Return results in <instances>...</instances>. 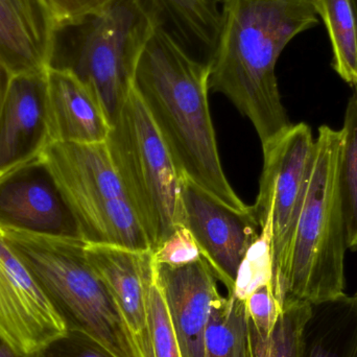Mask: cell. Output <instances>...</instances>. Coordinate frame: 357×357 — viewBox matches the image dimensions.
<instances>
[{
	"instance_id": "1",
	"label": "cell",
	"mask_w": 357,
	"mask_h": 357,
	"mask_svg": "<svg viewBox=\"0 0 357 357\" xmlns=\"http://www.w3.org/2000/svg\"><path fill=\"white\" fill-rule=\"evenodd\" d=\"M319 23L312 0H228L218 44L208 59L209 91L247 117L261 146L291 127L276 65L287 44Z\"/></svg>"
},
{
	"instance_id": "2",
	"label": "cell",
	"mask_w": 357,
	"mask_h": 357,
	"mask_svg": "<svg viewBox=\"0 0 357 357\" xmlns=\"http://www.w3.org/2000/svg\"><path fill=\"white\" fill-rule=\"evenodd\" d=\"M134 88L183 176L229 207L249 210L222 169L208 102L207 63L193 59L161 24L140 56Z\"/></svg>"
},
{
	"instance_id": "3",
	"label": "cell",
	"mask_w": 357,
	"mask_h": 357,
	"mask_svg": "<svg viewBox=\"0 0 357 357\" xmlns=\"http://www.w3.org/2000/svg\"><path fill=\"white\" fill-rule=\"evenodd\" d=\"M163 15L157 0H111L100 13L56 27L50 67L67 69L87 85L113 127Z\"/></svg>"
},
{
	"instance_id": "4",
	"label": "cell",
	"mask_w": 357,
	"mask_h": 357,
	"mask_svg": "<svg viewBox=\"0 0 357 357\" xmlns=\"http://www.w3.org/2000/svg\"><path fill=\"white\" fill-rule=\"evenodd\" d=\"M341 132L319 128L278 305H310L345 294V225L337 185Z\"/></svg>"
},
{
	"instance_id": "5",
	"label": "cell",
	"mask_w": 357,
	"mask_h": 357,
	"mask_svg": "<svg viewBox=\"0 0 357 357\" xmlns=\"http://www.w3.org/2000/svg\"><path fill=\"white\" fill-rule=\"evenodd\" d=\"M1 229V228H0ZM70 331L112 357H139L116 303L79 237L1 229Z\"/></svg>"
},
{
	"instance_id": "6",
	"label": "cell",
	"mask_w": 357,
	"mask_h": 357,
	"mask_svg": "<svg viewBox=\"0 0 357 357\" xmlns=\"http://www.w3.org/2000/svg\"><path fill=\"white\" fill-rule=\"evenodd\" d=\"M39 160L84 241L152 251L106 142H50Z\"/></svg>"
},
{
	"instance_id": "7",
	"label": "cell",
	"mask_w": 357,
	"mask_h": 357,
	"mask_svg": "<svg viewBox=\"0 0 357 357\" xmlns=\"http://www.w3.org/2000/svg\"><path fill=\"white\" fill-rule=\"evenodd\" d=\"M106 144L155 251L184 222L185 177L135 88Z\"/></svg>"
},
{
	"instance_id": "8",
	"label": "cell",
	"mask_w": 357,
	"mask_h": 357,
	"mask_svg": "<svg viewBox=\"0 0 357 357\" xmlns=\"http://www.w3.org/2000/svg\"><path fill=\"white\" fill-rule=\"evenodd\" d=\"M262 151L259 191L252 208L260 230L270 236L271 284L278 303L314 158L312 129L304 123L291 125Z\"/></svg>"
},
{
	"instance_id": "9",
	"label": "cell",
	"mask_w": 357,
	"mask_h": 357,
	"mask_svg": "<svg viewBox=\"0 0 357 357\" xmlns=\"http://www.w3.org/2000/svg\"><path fill=\"white\" fill-rule=\"evenodd\" d=\"M70 337L64 317L0 229V343L23 357H40Z\"/></svg>"
},
{
	"instance_id": "10",
	"label": "cell",
	"mask_w": 357,
	"mask_h": 357,
	"mask_svg": "<svg viewBox=\"0 0 357 357\" xmlns=\"http://www.w3.org/2000/svg\"><path fill=\"white\" fill-rule=\"evenodd\" d=\"M182 203L183 225L218 280L232 293L241 262L260 235L253 208L233 209L187 178L183 180Z\"/></svg>"
},
{
	"instance_id": "11",
	"label": "cell",
	"mask_w": 357,
	"mask_h": 357,
	"mask_svg": "<svg viewBox=\"0 0 357 357\" xmlns=\"http://www.w3.org/2000/svg\"><path fill=\"white\" fill-rule=\"evenodd\" d=\"M46 71L10 75L6 84L0 102V180L35 162L50 144Z\"/></svg>"
},
{
	"instance_id": "12",
	"label": "cell",
	"mask_w": 357,
	"mask_h": 357,
	"mask_svg": "<svg viewBox=\"0 0 357 357\" xmlns=\"http://www.w3.org/2000/svg\"><path fill=\"white\" fill-rule=\"evenodd\" d=\"M86 256L112 295L139 357H155L148 293L154 276L153 251L86 243Z\"/></svg>"
},
{
	"instance_id": "13",
	"label": "cell",
	"mask_w": 357,
	"mask_h": 357,
	"mask_svg": "<svg viewBox=\"0 0 357 357\" xmlns=\"http://www.w3.org/2000/svg\"><path fill=\"white\" fill-rule=\"evenodd\" d=\"M0 228L79 237L70 212L39 159L0 180Z\"/></svg>"
},
{
	"instance_id": "14",
	"label": "cell",
	"mask_w": 357,
	"mask_h": 357,
	"mask_svg": "<svg viewBox=\"0 0 357 357\" xmlns=\"http://www.w3.org/2000/svg\"><path fill=\"white\" fill-rule=\"evenodd\" d=\"M155 264V261H154ZM183 357H205V333L214 302L222 296L218 278L203 257L181 266L155 264Z\"/></svg>"
},
{
	"instance_id": "15",
	"label": "cell",
	"mask_w": 357,
	"mask_h": 357,
	"mask_svg": "<svg viewBox=\"0 0 357 357\" xmlns=\"http://www.w3.org/2000/svg\"><path fill=\"white\" fill-rule=\"evenodd\" d=\"M46 115L50 142L104 144L112 131L98 96L67 69L46 71Z\"/></svg>"
},
{
	"instance_id": "16",
	"label": "cell",
	"mask_w": 357,
	"mask_h": 357,
	"mask_svg": "<svg viewBox=\"0 0 357 357\" xmlns=\"http://www.w3.org/2000/svg\"><path fill=\"white\" fill-rule=\"evenodd\" d=\"M56 23L44 0H0V63L10 75L46 71Z\"/></svg>"
},
{
	"instance_id": "17",
	"label": "cell",
	"mask_w": 357,
	"mask_h": 357,
	"mask_svg": "<svg viewBox=\"0 0 357 357\" xmlns=\"http://www.w3.org/2000/svg\"><path fill=\"white\" fill-rule=\"evenodd\" d=\"M301 357H357V296L312 305Z\"/></svg>"
},
{
	"instance_id": "18",
	"label": "cell",
	"mask_w": 357,
	"mask_h": 357,
	"mask_svg": "<svg viewBox=\"0 0 357 357\" xmlns=\"http://www.w3.org/2000/svg\"><path fill=\"white\" fill-rule=\"evenodd\" d=\"M205 357H253L245 299L228 293L214 302L205 333Z\"/></svg>"
},
{
	"instance_id": "19",
	"label": "cell",
	"mask_w": 357,
	"mask_h": 357,
	"mask_svg": "<svg viewBox=\"0 0 357 357\" xmlns=\"http://www.w3.org/2000/svg\"><path fill=\"white\" fill-rule=\"evenodd\" d=\"M331 40L333 70L357 86V20L350 0H312Z\"/></svg>"
},
{
	"instance_id": "20",
	"label": "cell",
	"mask_w": 357,
	"mask_h": 357,
	"mask_svg": "<svg viewBox=\"0 0 357 357\" xmlns=\"http://www.w3.org/2000/svg\"><path fill=\"white\" fill-rule=\"evenodd\" d=\"M176 25L178 33L192 45L211 54L222 29L228 0H157Z\"/></svg>"
},
{
	"instance_id": "21",
	"label": "cell",
	"mask_w": 357,
	"mask_h": 357,
	"mask_svg": "<svg viewBox=\"0 0 357 357\" xmlns=\"http://www.w3.org/2000/svg\"><path fill=\"white\" fill-rule=\"evenodd\" d=\"M337 185L345 225L346 247L357 250V93L346 109L341 130Z\"/></svg>"
},
{
	"instance_id": "22",
	"label": "cell",
	"mask_w": 357,
	"mask_h": 357,
	"mask_svg": "<svg viewBox=\"0 0 357 357\" xmlns=\"http://www.w3.org/2000/svg\"><path fill=\"white\" fill-rule=\"evenodd\" d=\"M310 314V304H294L280 312L268 337L250 331L253 357H301L302 335Z\"/></svg>"
},
{
	"instance_id": "23",
	"label": "cell",
	"mask_w": 357,
	"mask_h": 357,
	"mask_svg": "<svg viewBox=\"0 0 357 357\" xmlns=\"http://www.w3.org/2000/svg\"><path fill=\"white\" fill-rule=\"evenodd\" d=\"M149 324L155 357H183L165 295L153 276L148 293Z\"/></svg>"
},
{
	"instance_id": "24",
	"label": "cell",
	"mask_w": 357,
	"mask_h": 357,
	"mask_svg": "<svg viewBox=\"0 0 357 357\" xmlns=\"http://www.w3.org/2000/svg\"><path fill=\"white\" fill-rule=\"evenodd\" d=\"M271 279L272 260L270 236L266 230H260L259 237L251 245L241 262L232 293L241 299H245L258 285L271 282Z\"/></svg>"
},
{
	"instance_id": "25",
	"label": "cell",
	"mask_w": 357,
	"mask_h": 357,
	"mask_svg": "<svg viewBox=\"0 0 357 357\" xmlns=\"http://www.w3.org/2000/svg\"><path fill=\"white\" fill-rule=\"evenodd\" d=\"M245 302L250 331L259 337H268L281 312L271 282L258 285L245 297Z\"/></svg>"
},
{
	"instance_id": "26",
	"label": "cell",
	"mask_w": 357,
	"mask_h": 357,
	"mask_svg": "<svg viewBox=\"0 0 357 357\" xmlns=\"http://www.w3.org/2000/svg\"><path fill=\"white\" fill-rule=\"evenodd\" d=\"M202 257L197 241L184 225L178 227L169 238L153 251L155 264L165 266H185Z\"/></svg>"
},
{
	"instance_id": "27",
	"label": "cell",
	"mask_w": 357,
	"mask_h": 357,
	"mask_svg": "<svg viewBox=\"0 0 357 357\" xmlns=\"http://www.w3.org/2000/svg\"><path fill=\"white\" fill-rule=\"evenodd\" d=\"M54 16L56 27L77 22L104 10L111 0H44Z\"/></svg>"
},
{
	"instance_id": "28",
	"label": "cell",
	"mask_w": 357,
	"mask_h": 357,
	"mask_svg": "<svg viewBox=\"0 0 357 357\" xmlns=\"http://www.w3.org/2000/svg\"><path fill=\"white\" fill-rule=\"evenodd\" d=\"M79 339H81V337H79ZM83 340L84 344L81 349L75 352V354H71V356L67 357H112L110 354L104 351V350L98 348V346L89 343V342L86 341V340Z\"/></svg>"
},
{
	"instance_id": "29",
	"label": "cell",
	"mask_w": 357,
	"mask_h": 357,
	"mask_svg": "<svg viewBox=\"0 0 357 357\" xmlns=\"http://www.w3.org/2000/svg\"><path fill=\"white\" fill-rule=\"evenodd\" d=\"M10 77V73L6 70V68L0 63V102H1L2 96H3Z\"/></svg>"
},
{
	"instance_id": "30",
	"label": "cell",
	"mask_w": 357,
	"mask_h": 357,
	"mask_svg": "<svg viewBox=\"0 0 357 357\" xmlns=\"http://www.w3.org/2000/svg\"><path fill=\"white\" fill-rule=\"evenodd\" d=\"M0 357H23L19 356V354H15L13 350H10V348L4 346L3 344L0 343ZM41 357V356H40Z\"/></svg>"
},
{
	"instance_id": "31",
	"label": "cell",
	"mask_w": 357,
	"mask_h": 357,
	"mask_svg": "<svg viewBox=\"0 0 357 357\" xmlns=\"http://www.w3.org/2000/svg\"><path fill=\"white\" fill-rule=\"evenodd\" d=\"M350 2H351L352 8H354V14H356L357 20V0H350Z\"/></svg>"
},
{
	"instance_id": "32",
	"label": "cell",
	"mask_w": 357,
	"mask_h": 357,
	"mask_svg": "<svg viewBox=\"0 0 357 357\" xmlns=\"http://www.w3.org/2000/svg\"><path fill=\"white\" fill-rule=\"evenodd\" d=\"M356 296H357V294H356Z\"/></svg>"
},
{
	"instance_id": "33",
	"label": "cell",
	"mask_w": 357,
	"mask_h": 357,
	"mask_svg": "<svg viewBox=\"0 0 357 357\" xmlns=\"http://www.w3.org/2000/svg\"><path fill=\"white\" fill-rule=\"evenodd\" d=\"M42 357V356H41Z\"/></svg>"
}]
</instances>
